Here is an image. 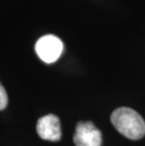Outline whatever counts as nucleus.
Wrapping results in <instances>:
<instances>
[{
  "mask_svg": "<svg viewBox=\"0 0 145 146\" xmlns=\"http://www.w3.org/2000/svg\"><path fill=\"white\" fill-rule=\"evenodd\" d=\"M35 51L44 62L53 63L60 57L63 51V43L57 36L49 34L37 41Z\"/></svg>",
  "mask_w": 145,
  "mask_h": 146,
  "instance_id": "2",
  "label": "nucleus"
},
{
  "mask_svg": "<svg viewBox=\"0 0 145 146\" xmlns=\"http://www.w3.org/2000/svg\"><path fill=\"white\" fill-rule=\"evenodd\" d=\"M8 105V94L0 83V110H4Z\"/></svg>",
  "mask_w": 145,
  "mask_h": 146,
  "instance_id": "5",
  "label": "nucleus"
},
{
  "mask_svg": "<svg viewBox=\"0 0 145 146\" xmlns=\"http://www.w3.org/2000/svg\"><path fill=\"white\" fill-rule=\"evenodd\" d=\"M118 131L130 139H140L145 135V122L137 111L129 108H119L110 117Z\"/></svg>",
  "mask_w": 145,
  "mask_h": 146,
  "instance_id": "1",
  "label": "nucleus"
},
{
  "mask_svg": "<svg viewBox=\"0 0 145 146\" xmlns=\"http://www.w3.org/2000/svg\"><path fill=\"white\" fill-rule=\"evenodd\" d=\"M37 133L45 141H60L61 138L60 119L54 114H48L40 118L37 123Z\"/></svg>",
  "mask_w": 145,
  "mask_h": 146,
  "instance_id": "4",
  "label": "nucleus"
},
{
  "mask_svg": "<svg viewBox=\"0 0 145 146\" xmlns=\"http://www.w3.org/2000/svg\"><path fill=\"white\" fill-rule=\"evenodd\" d=\"M76 146H101V131L91 122H79L73 135Z\"/></svg>",
  "mask_w": 145,
  "mask_h": 146,
  "instance_id": "3",
  "label": "nucleus"
}]
</instances>
